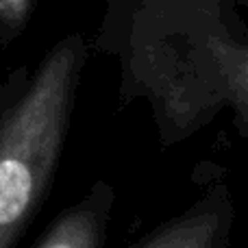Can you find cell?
I'll return each mask as SVG.
<instances>
[{"label":"cell","instance_id":"1","mask_svg":"<svg viewBox=\"0 0 248 248\" xmlns=\"http://www.w3.org/2000/svg\"><path fill=\"white\" fill-rule=\"evenodd\" d=\"M98 46L120 59V98L146 100L161 146L222 109L248 144V29L227 0H131Z\"/></svg>","mask_w":248,"mask_h":248},{"label":"cell","instance_id":"2","mask_svg":"<svg viewBox=\"0 0 248 248\" xmlns=\"http://www.w3.org/2000/svg\"><path fill=\"white\" fill-rule=\"evenodd\" d=\"M87 55L74 33L0 81V248L20 244L50 194Z\"/></svg>","mask_w":248,"mask_h":248},{"label":"cell","instance_id":"3","mask_svg":"<svg viewBox=\"0 0 248 248\" xmlns=\"http://www.w3.org/2000/svg\"><path fill=\"white\" fill-rule=\"evenodd\" d=\"M235 202L227 183L216 181L181 214L155 227L131 248H229Z\"/></svg>","mask_w":248,"mask_h":248},{"label":"cell","instance_id":"4","mask_svg":"<svg viewBox=\"0 0 248 248\" xmlns=\"http://www.w3.org/2000/svg\"><path fill=\"white\" fill-rule=\"evenodd\" d=\"M116 207V189L96 181L72 205L63 207L31 248H105Z\"/></svg>","mask_w":248,"mask_h":248},{"label":"cell","instance_id":"5","mask_svg":"<svg viewBox=\"0 0 248 248\" xmlns=\"http://www.w3.org/2000/svg\"><path fill=\"white\" fill-rule=\"evenodd\" d=\"M33 0H0V42H11L26 29Z\"/></svg>","mask_w":248,"mask_h":248},{"label":"cell","instance_id":"6","mask_svg":"<svg viewBox=\"0 0 248 248\" xmlns=\"http://www.w3.org/2000/svg\"><path fill=\"white\" fill-rule=\"evenodd\" d=\"M246 2H248V0H246Z\"/></svg>","mask_w":248,"mask_h":248}]
</instances>
